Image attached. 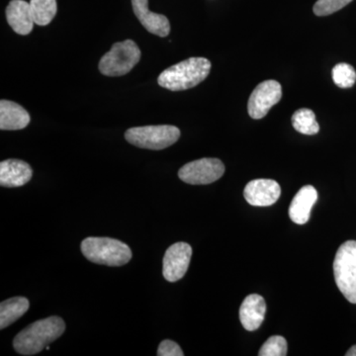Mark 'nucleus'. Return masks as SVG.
I'll return each mask as SVG.
<instances>
[{"mask_svg": "<svg viewBox=\"0 0 356 356\" xmlns=\"http://www.w3.org/2000/svg\"><path fill=\"white\" fill-rule=\"evenodd\" d=\"M65 330L64 320L56 316L37 321L15 337L14 348L19 355H37L62 336Z\"/></svg>", "mask_w": 356, "mask_h": 356, "instance_id": "nucleus-1", "label": "nucleus"}, {"mask_svg": "<svg viewBox=\"0 0 356 356\" xmlns=\"http://www.w3.org/2000/svg\"><path fill=\"white\" fill-rule=\"evenodd\" d=\"M30 303L25 297H14L0 304V329H6L29 310Z\"/></svg>", "mask_w": 356, "mask_h": 356, "instance_id": "nucleus-17", "label": "nucleus"}, {"mask_svg": "<svg viewBox=\"0 0 356 356\" xmlns=\"http://www.w3.org/2000/svg\"><path fill=\"white\" fill-rule=\"evenodd\" d=\"M192 257V248L186 243H173L163 257V277L168 282H177L187 273Z\"/></svg>", "mask_w": 356, "mask_h": 356, "instance_id": "nucleus-9", "label": "nucleus"}, {"mask_svg": "<svg viewBox=\"0 0 356 356\" xmlns=\"http://www.w3.org/2000/svg\"><path fill=\"white\" fill-rule=\"evenodd\" d=\"M287 341L281 336H273L261 346L259 356H285L287 355Z\"/></svg>", "mask_w": 356, "mask_h": 356, "instance_id": "nucleus-21", "label": "nucleus"}, {"mask_svg": "<svg viewBox=\"0 0 356 356\" xmlns=\"http://www.w3.org/2000/svg\"><path fill=\"white\" fill-rule=\"evenodd\" d=\"M31 166L20 159H6L0 163V185L20 187L31 180Z\"/></svg>", "mask_w": 356, "mask_h": 356, "instance_id": "nucleus-12", "label": "nucleus"}, {"mask_svg": "<svg viewBox=\"0 0 356 356\" xmlns=\"http://www.w3.org/2000/svg\"><path fill=\"white\" fill-rule=\"evenodd\" d=\"M346 356H356V344L355 346H351L348 353H346Z\"/></svg>", "mask_w": 356, "mask_h": 356, "instance_id": "nucleus-24", "label": "nucleus"}, {"mask_svg": "<svg viewBox=\"0 0 356 356\" xmlns=\"http://www.w3.org/2000/svg\"><path fill=\"white\" fill-rule=\"evenodd\" d=\"M46 350H50V346H47Z\"/></svg>", "mask_w": 356, "mask_h": 356, "instance_id": "nucleus-25", "label": "nucleus"}, {"mask_svg": "<svg viewBox=\"0 0 356 356\" xmlns=\"http://www.w3.org/2000/svg\"><path fill=\"white\" fill-rule=\"evenodd\" d=\"M282 98V88L278 81H264L259 83L250 96L248 103V115L255 120L262 119L274 105Z\"/></svg>", "mask_w": 356, "mask_h": 356, "instance_id": "nucleus-8", "label": "nucleus"}, {"mask_svg": "<svg viewBox=\"0 0 356 356\" xmlns=\"http://www.w3.org/2000/svg\"><path fill=\"white\" fill-rule=\"evenodd\" d=\"M30 123V115L21 105L9 100L0 102V129L2 131L22 130Z\"/></svg>", "mask_w": 356, "mask_h": 356, "instance_id": "nucleus-16", "label": "nucleus"}, {"mask_svg": "<svg viewBox=\"0 0 356 356\" xmlns=\"http://www.w3.org/2000/svg\"><path fill=\"white\" fill-rule=\"evenodd\" d=\"M281 195L280 185L273 179H254L248 182L243 196L250 205L267 207L273 205Z\"/></svg>", "mask_w": 356, "mask_h": 356, "instance_id": "nucleus-10", "label": "nucleus"}, {"mask_svg": "<svg viewBox=\"0 0 356 356\" xmlns=\"http://www.w3.org/2000/svg\"><path fill=\"white\" fill-rule=\"evenodd\" d=\"M156 355L159 356H184V353L177 343L170 339H165L159 344Z\"/></svg>", "mask_w": 356, "mask_h": 356, "instance_id": "nucleus-23", "label": "nucleus"}, {"mask_svg": "<svg viewBox=\"0 0 356 356\" xmlns=\"http://www.w3.org/2000/svg\"><path fill=\"white\" fill-rule=\"evenodd\" d=\"M29 3L33 19L36 25L50 24L57 14V0H31Z\"/></svg>", "mask_w": 356, "mask_h": 356, "instance_id": "nucleus-18", "label": "nucleus"}, {"mask_svg": "<svg viewBox=\"0 0 356 356\" xmlns=\"http://www.w3.org/2000/svg\"><path fill=\"white\" fill-rule=\"evenodd\" d=\"M132 6L135 15L147 31L159 37L170 34V21L165 15L149 11V0H132Z\"/></svg>", "mask_w": 356, "mask_h": 356, "instance_id": "nucleus-11", "label": "nucleus"}, {"mask_svg": "<svg viewBox=\"0 0 356 356\" xmlns=\"http://www.w3.org/2000/svg\"><path fill=\"white\" fill-rule=\"evenodd\" d=\"M332 79L336 86L341 88H350L356 81V72L353 65L341 63L332 69Z\"/></svg>", "mask_w": 356, "mask_h": 356, "instance_id": "nucleus-20", "label": "nucleus"}, {"mask_svg": "<svg viewBox=\"0 0 356 356\" xmlns=\"http://www.w3.org/2000/svg\"><path fill=\"white\" fill-rule=\"evenodd\" d=\"M318 200V192L312 185H306L297 192L289 207V217L297 225L309 221L313 206Z\"/></svg>", "mask_w": 356, "mask_h": 356, "instance_id": "nucleus-15", "label": "nucleus"}, {"mask_svg": "<svg viewBox=\"0 0 356 356\" xmlns=\"http://www.w3.org/2000/svg\"><path fill=\"white\" fill-rule=\"evenodd\" d=\"M140 50L133 40L118 42L100 60V72L107 76H122L129 74L140 62Z\"/></svg>", "mask_w": 356, "mask_h": 356, "instance_id": "nucleus-5", "label": "nucleus"}, {"mask_svg": "<svg viewBox=\"0 0 356 356\" xmlns=\"http://www.w3.org/2000/svg\"><path fill=\"white\" fill-rule=\"evenodd\" d=\"M334 275L339 291L348 302L356 304V241H348L337 250Z\"/></svg>", "mask_w": 356, "mask_h": 356, "instance_id": "nucleus-4", "label": "nucleus"}, {"mask_svg": "<svg viewBox=\"0 0 356 356\" xmlns=\"http://www.w3.org/2000/svg\"><path fill=\"white\" fill-rule=\"evenodd\" d=\"M353 0H318L314 6V13L317 16H327L341 10Z\"/></svg>", "mask_w": 356, "mask_h": 356, "instance_id": "nucleus-22", "label": "nucleus"}, {"mask_svg": "<svg viewBox=\"0 0 356 356\" xmlns=\"http://www.w3.org/2000/svg\"><path fill=\"white\" fill-rule=\"evenodd\" d=\"M292 125L297 132L313 136L318 133L320 126L316 121V115L311 109L297 110L292 116Z\"/></svg>", "mask_w": 356, "mask_h": 356, "instance_id": "nucleus-19", "label": "nucleus"}, {"mask_svg": "<svg viewBox=\"0 0 356 356\" xmlns=\"http://www.w3.org/2000/svg\"><path fill=\"white\" fill-rule=\"evenodd\" d=\"M225 165L218 159H201L182 166L178 177L185 184L205 185L213 184L222 177Z\"/></svg>", "mask_w": 356, "mask_h": 356, "instance_id": "nucleus-7", "label": "nucleus"}, {"mask_svg": "<svg viewBox=\"0 0 356 356\" xmlns=\"http://www.w3.org/2000/svg\"><path fill=\"white\" fill-rule=\"evenodd\" d=\"M266 303L261 295H248L240 308V320L247 331H255L266 318Z\"/></svg>", "mask_w": 356, "mask_h": 356, "instance_id": "nucleus-14", "label": "nucleus"}, {"mask_svg": "<svg viewBox=\"0 0 356 356\" xmlns=\"http://www.w3.org/2000/svg\"><path fill=\"white\" fill-rule=\"evenodd\" d=\"M211 63L205 58H189L172 65L159 74L161 88L172 91H182L195 88L209 76Z\"/></svg>", "mask_w": 356, "mask_h": 356, "instance_id": "nucleus-2", "label": "nucleus"}, {"mask_svg": "<svg viewBox=\"0 0 356 356\" xmlns=\"http://www.w3.org/2000/svg\"><path fill=\"white\" fill-rule=\"evenodd\" d=\"M6 19L13 31L17 34H30L34 27V19L30 3L24 0H11L6 7Z\"/></svg>", "mask_w": 356, "mask_h": 356, "instance_id": "nucleus-13", "label": "nucleus"}, {"mask_svg": "<svg viewBox=\"0 0 356 356\" xmlns=\"http://www.w3.org/2000/svg\"><path fill=\"white\" fill-rule=\"evenodd\" d=\"M180 137L179 129L172 125L144 126L126 131V140L140 149H159L172 146Z\"/></svg>", "mask_w": 356, "mask_h": 356, "instance_id": "nucleus-6", "label": "nucleus"}, {"mask_svg": "<svg viewBox=\"0 0 356 356\" xmlns=\"http://www.w3.org/2000/svg\"><path fill=\"white\" fill-rule=\"evenodd\" d=\"M81 252L89 261L107 266H122L132 259L127 243L111 238L90 236L83 241Z\"/></svg>", "mask_w": 356, "mask_h": 356, "instance_id": "nucleus-3", "label": "nucleus"}]
</instances>
